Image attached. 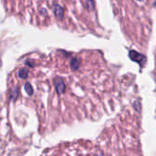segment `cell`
<instances>
[{
  "mask_svg": "<svg viewBox=\"0 0 156 156\" xmlns=\"http://www.w3.org/2000/svg\"><path fill=\"white\" fill-rule=\"evenodd\" d=\"M130 57H131L133 60L138 61V62H141L142 58H144V57H143V56H141L140 54H138V53H136V52H133V51H131Z\"/></svg>",
  "mask_w": 156,
  "mask_h": 156,
  "instance_id": "obj_1",
  "label": "cell"
}]
</instances>
